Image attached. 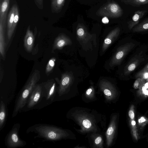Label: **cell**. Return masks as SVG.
I'll return each instance as SVG.
<instances>
[{
  "instance_id": "6da1fadb",
  "label": "cell",
  "mask_w": 148,
  "mask_h": 148,
  "mask_svg": "<svg viewBox=\"0 0 148 148\" xmlns=\"http://www.w3.org/2000/svg\"><path fill=\"white\" fill-rule=\"evenodd\" d=\"M66 117L80 127L75 130L82 134L101 133L106 127L105 116L94 109L74 107L68 111Z\"/></svg>"
},
{
  "instance_id": "7a4b0ae2",
  "label": "cell",
  "mask_w": 148,
  "mask_h": 148,
  "mask_svg": "<svg viewBox=\"0 0 148 148\" xmlns=\"http://www.w3.org/2000/svg\"><path fill=\"white\" fill-rule=\"evenodd\" d=\"M30 132L36 134V137L51 141L76 138L75 135L70 130L46 124H37L30 126L26 131L27 133Z\"/></svg>"
},
{
  "instance_id": "3957f363",
  "label": "cell",
  "mask_w": 148,
  "mask_h": 148,
  "mask_svg": "<svg viewBox=\"0 0 148 148\" xmlns=\"http://www.w3.org/2000/svg\"><path fill=\"white\" fill-rule=\"evenodd\" d=\"M39 73L34 71L22 90L15 102L12 117H15L27 104L28 98L39 79Z\"/></svg>"
},
{
  "instance_id": "277c9868",
  "label": "cell",
  "mask_w": 148,
  "mask_h": 148,
  "mask_svg": "<svg viewBox=\"0 0 148 148\" xmlns=\"http://www.w3.org/2000/svg\"><path fill=\"white\" fill-rule=\"evenodd\" d=\"M21 125L19 123L14 124L7 134L5 140V144L8 148L23 147L26 145V142L21 139L19 135Z\"/></svg>"
},
{
  "instance_id": "5b68a950",
  "label": "cell",
  "mask_w": 148,
  "mask_h": 148,
  "mask_svg": "<svg viewBox=\"0 0 148 148\" xmlns=\"http://www.w3.org/2000/svg\"><path fill=\"white\" fill-rule=\"evenodd\" d=\"M122 9L119 5L115 2L109 3L100 8L96 14L101 16L117 18L123 14Z\"/></svg>"
},
{
  "instance_id": "8992f818",
  "label": "cell",
  "mask_w": 148,
  "mask_h": 148,
  "mask_svg": "<svg viewBox=\"0 0 148 148\" xmlns=\"http://www.w3.org/2000/svg\"><path fill=\"white\" fill-rule=\"evenodd\" d=\"M99 87L106 102L111 103L116 98L117 95V90L114 86L110 81L106 79H101L99 82Z\"/></svg>"
},
{
  "instance_id": "52a82bcc",
  "label": "cell",
  "mask_w": 148,
  "mask_h": 148,
  "mask_svg": "<svg viewBox=\"0 0 148 148\" xmlns=\"http://www.w3.org/2000/svg\"><path fill=\"white\" fill-rule=\"evenodd\" d=\"M135 45V44L132 42H128L119 47L110 60V66L112 67L119 65L125 56Z\"/></svg>"
},
{
  "instance_id": "ba28073f",
  "label": "cell",
  "mask_w": 148,
  "mask_h": 148,
  "mask_svg": "<svg viewBox=\"0 0 148 148\" xmlns=\"http://www.w3.org/2000/svg\"><path fill=\"white\" fill-rule=\"evenodd\" d=\"M117 119L116 114L114 113L111 115L109 123L105 133L106 145L108 148L112 146L116 137Z\"/></svg>"
},
{
  "instance_id": "9c48e42d",
  "label": "cell",
  "mask_w": 148,
  "mask_h": 148,
  "mask_svg": "<svg viewBox=\"0 0 148 148\" xmlns=\"http://www.w3.org/2000/svg\"><path fill=\"white\" fill-rule=\"evenodd\" d=\"M74 80V77L70 73L62 74L61 80L58 81L59 86L57 92L59 97L67 95L69 92Z\"/></svg>"
},
{
  "instance_id": "30bf717a",
  "label": "cell",
  "mask_w": 148,
  "mask_h": 148,
  "mask_svg": "<svg viewBox=\"0 0 148 148\" xmlns=\"http://www.w3.org/2000/svg\"><path fill=\"white\" fill-rule=\"evenodd\" d=\"M43 97L42 85L36 84L31 93L27 101V107L30 109L38 104Z\"/></svg>"
},
{
  "instance_id": "8fae6325",
  "label": "cell",
  "mask_w": 148,
  "mask_h": 148,
  "mask_svg": "<svg viewBox=\"0 0 148 148\" xmlns=\"http://www.w3.org/2000/svg\"><path fill=\"white\" fill-rule=\"evenodd\" d=\"M43 97L47 100L52 101L57 92L55 82L53 81H49L42 85Z\"/></svg>"
},
{
  "instance_id": "7c38bea8",
  "label": "cell",
  "mask_w": 148,
  "mask_h": 148,
  "mask_svg": "<svg viewBox=\"0 0 148 148\" xmlns=\"http://www.w3.org/2000/svg\"><path fill=\"white\" fill-rule=\"evenodd\" d=\"M88 139L91 148H103L104 145L103 136L99 133L88 134Z\"/></svg>"
},
{
  "instance_id": "4fadbf2b",
  "label": "cell",
  "mask_w": 148,
  "mask_h": 148,
  "mask_svg": "<svg viewBox=\"0 0 148 148\" xmlns=\"http://www.w3.org/2000/svg\"><path fill=\"white\" fill-rule=\"evenodd\" d=\"M120 29L117 27L110 32L106 38L103 42L102 50L104 52L118 37L120 32Z\"/></svg>"
},
{
  "instance_id": "5bb4252c",
  "label": "cell",
  "mask_w": 148,
  "mask_h": 148,
  "mask_svg": "<svg viewBox=\"0 0 148 148\" xmlns=\"http://www.w3.org/2000/svg\"><path fill=\"white\" fill-rule=\"evenodd\" d=\"M141 54V53L136 55L127 65L124 70V73L125 75L129 74L134 71L141 62L145 60V58Z\"/></svg>"
},
{
  "instance_id": "9a60e30c",
  "label": "cell",
  "mask_w": 148,
  "mask_h": 148,
  "mask_svg": "<svg viewBox=\"0 0 148 148\" xmlns=\"http://www.w3.org/2000/svg\"><path fill=\"white\" fill-rule=\"evenodd\" d=\"M72 42L70 38L65 35H59L55 39L53 45L54 49H61L66 46L71 45Z\"/></svg>"
},
{
  "instance_id": "2e32d148",
  "label": "cell",
  "mask_w": 148,
  "mask_h": 148,
  "mask_svg": "<svg viewBox=\"0 0 148 148\" xmlns=\"http://www.w3.org/2000/svg\"><path fill=\"white\" fill-rule=\"evenodd\" d=\"M76 34L78 40L83 43L87 42L92 37L91 34L89 33L84 25L82 23H79L76 28Z\"/></svg>"
},
{
  "instance_id": "e0dca14e",
  "label": "cell",
  "mask_w": 148,
  "mask_h": 148,
  "mask_svg": "<svg viewBox=\"0 0 148 148\" xmlns=\"http://www.w3.org/2000/svg\"><path fill=\"white\" fill-rule=\"evenodd\" d=\"M147 12V11L145 10H138L136 11L132 19L127 23L129 29L131 30L137 25L140 20L143 16Z\"/></svg>"
},
{
  "instance_id": "ac0fdd59",
  "label": "cell",
  "mask_w": 148,
  "mask_h": 148,
  "mask_svg": "<svg viewBox=\"0 0 148 148\" xmlns=\"http://www.w3.org/2000/svg\"><path fill=\"white\" fill-rule=\"evenodd\" d=\"M34 37L33 34L29 27L27 28L24 39V45L25 49L28 52H30L33 48Z\"/></svg>"
},
{
  "instance_id": "d6986e66",
  "label": "cell",
  "mask_w": 148,
  "mask_h": 148,
  "mask_svg": "<svg viewBox=\"0 0 148 148\" xmlns=\"http://www.w3.org/2000/svg\"><path fill=\"white\" fill-rule=\"evenodd\" d=\"M9 4L10 0H2L0 3V22L5 26Z\"/></svg>"
},
{
  "instance_id": "ffe728a7",
  "label": "cell",
  "mask_w": 148,
  "mask_h": 148,
  "mask_svg": "<svg viewBox=\"0 0 148 148\" xmlns=\"http://www.w3.org/2000/svg\"><path fill=\"white\" fill-rule=\"evenodd\" d=\"M95 90L94 86L91 85L82 95V100L85 102L94 101L96 100Z\"/></svg>"
},
{
  "instance_id": "44dd1931",
  "label": "cell",
  "mask_w": 148,
  "mask_h": 148,
  "mask_svg": "<svg viewBox=\"0 0 148 148\" xmlns=\"http://www.w3.org/2000/svg\"><path fill=\"white\" fill-rule=\"evenodd\" d=\"M16 5L12 6L9 13L7 19V36L9 40L12 36V29Z\"/></svg>"
},
{
  "instance_id": "7402d4cb",
  "label": "cell",
  "mask_w": 148,
  "mask_h": 148,
  "mask_svg": "<svg viewBox=\"0 0 148 148\" xmlns=\"http://www.w3.org/2000/svg\"><path fill=\"white\" fill-rule=\"evenodd\" d=\"M7 117V111L5 105L3 101L0 103V131L3 127L5 123Z\"/></svg>"
},
{
  "instance_id": "603a6c76",
  "label": "cell",
  "mask_w": 148,
  "mask_h": 148,
  "mask_svg": "<svg viewBox=\"0 0 148 148\" xmlns=\"http://www.w3.org/2000/svg\"><path fill=\"white\" fill-rule=\"evenodd\" d=\"M5 26L3 24L0 22V53L3 57H4L5 54Z\"/></svg>"
},
{
  "instance_id": "cb8c5ba5",
  "label": "cell",
  "mask_w": 148,
  "mask_h": 148,
  "mask_svg": "<svg viewBox=\"0 0 148 148\" xmlns=\"http://www.w3.org/2000/svg\"><path fill=\"white\" fill-rule=\"evenodd\" d=\"M65 0H52L51 4L53 13H58L60 12L64 5Z\"/></svg>"
},
{
  "instance_id": "d4e9b609",
  "label": "cell",
  "mask_w": 148,
  "mask_h": 148,
  "mask_svg": "<svg viewBox=\"0 0 148 148\" xmlns=\"http://www.w3.org/2000/svg\"><path fill=\"white\" fill-rule=\"evenodd\" d=\"M134 32H138L148 30V17L138 24L132 29Z\"/></svg>"
},
{
  "instance_id": "484cf974",
  "label": "cell",
  "mask_w": 148,
  "mask_h": 148,
  "mask_svg": "<svg viewBox=\"0 0 148 148\" xmlns=\"http://www.w3.org/2000/svg\"><path fill=\"white\" fill-rule=\"evenodd\" d=\"M125 4L134 7H139L148 4V0H122Z\"/></svg>"
},
{
  "instance_id": "4316f807",
  "label": "cell",
  "mask_w": 148,
  "mask_h": 148,
  "mask_svg": "<svg viewBox=\"0 0 148 148\" xmlns=\"http://www.w3.org/2000/svg\"><path fill=\"white\" fill-rule=\"evenodd\" d=\"M19 19V13L18 7L16 5L12 29V35Z\"/></svg>"
},
{
  "instance_id": "83f0119b",
  "label": "cell",
  "mask_w": 148,
  "mask_h": 148,
  "mask_svg": "<svg viewBox=\"0 0 148 148\" xmlns=\"http://www.w3.org/2000/svg\"><path fill=\"white\" fill-rule=\"evenodd\" d=\"M56 60L55 58H53L49 60L46 67V73L50 72L53 69L55 66Z\"/></svg>"
},
{
  "instance_id": "f1b7e54d",
  "label": "cell",
  "mask_w": 148,
  "mask_h": 148,
  "mask_svg": "<svg viewBox=\"0 0 148 148\" xmlns=\"http://www.w3.org/2000/svg\"><path fill=\"white\" fill-rule=\"evenodd\" d=\"M147 71H148V64L135 75L136 77L137 78L140 77L143 73Z\"/></svg>"
},
{
  "instance_id": "f546056e",
  "label": "cell",
  "mask_w": 148,
  "mask_h": 148,
  "mask_svg": "<svg viewBox=\"0 0 148 148\" xmlns=\"http://www.w3.org/2000/svg\"><path fill=\"white\" fill-rule=\"evenodd\" d=\"M35 3L38 8L42 10L43 7V0H34Z\"/></svg>"
},
{
  "instance_id": "4dcf8cb0",
  "label": "cell",
  "mask_w": 148,
  "mask_h": 148,
  "mask_svg": "<svg viewBox=\"0 0 148 148\" xmlns=\"http://www.w3.org/2000/svg\"><path fill=\"white\" fill-rule=\"evenodd\" d=\"M133 106H132L128 112V115L131 119H134L135 118V114Z\"/></svg>"
},
{
  "instance_id": "1f68e13d",
  "label": "cell",
  "mask_w": 148,
  "mask_h": 148,
  "mask_svg": "<svg viewBox=\"0 0 148 148\" xmlns=\"http://www.w3.org/2000/svg\"><path fill=\"white\" fill-rule=\"evenodd\" d=\"M141 82V78L139 77L137 78L134 84V87L135 89L138 88Z\"/></svg>"
},
{
  "instance_id": "d6a6232c",
  "label": "cell",
  "mask_w": 148,
  "mask_h": 148,
  "mask_svg": "<svg viewBox=\"0 0 148 148\" xmlns=\"http://www.w3.org/2000/svg\"><path fill=\"white\" fill-rule=\"evenodd\" d=\"M140 77L141 78V82H145L148 78V71L144 72Z\"/></svg>"
},
{
  "instance_id": "836d02e7",
  "label": "cell",
  "mask_w": 148,
  "mask_h": 148,
  "mask_svg": "<svg viewBox=\"0 0 148 148\" xmlns=\"http://www.w3.org/2000/svg\"><path fill=\"white\" fill-rule=\"evenodd\" d=\"M145 121L146 119L143 117H141L140 119L138 120V122L139 123H142L145 122Z\"/></svg>"
},
{
  "instance_id": "e575fe53",
  "label": "cell",
  "mask_w": 148,
  "mask_h": 148,
  "mask_svg": "<svg viewBox=\"0 0 148 148\" xmlns=\"http://www.w3.org/2000/svg\"><path fill=\"white\" fill-rule=\"evenodd\" d=\"M131 124L132 125V127H134V128L135 127V125H136V122L135 121H134V120H133L131 122Z\"/></svg>"
},
{
  "instance_id": "d590c367",
  "label": "cell",
  "mask_w": 148,
  "mask_h": 148,
  "mask_svg": "<svg viewBox=\"0 0 148 148\" xmlns=\"http://www.w3.org/2000/svg\"><path fill=\"white\" fill-rule=\"evenodd\" d=\"M108 20L107 18H106V20H105V17L103 18L102 20V22L103 23H108Z\"/></svg>"
},
{
  "instance_id": "8d00e7d4",
  "label": "cell",
  "mask_w": 148,
  "mask_h": 148,
  "mask_svg": "<svg viewBox=\"0 0 148 148\" xmlns=\"http://www.w3.org/2000/svg\"><path fill=\"white\" fill-rule=\"evenodd\" d=\"M144 93L146 95H148V91L147 90H146L144 92Z\"/></svg>"
},
{
  "instance_id": "74e56055",
  "label": "cell",
  "mask_w": 148,
  "mask_h": 148,
  "mask_svg": "<svg viewBox=\"0 0 148 148\" xmlns=\"http://www.w3.org/2000/svg\"><path fill=\"white\" fill-rule=\"evenodd\" d=\"M146 82H148V78H147V79H146Z\"/></svg>"
},
{
  "instance_id": "f35d334b",
  "label": "cell",
  "mask_w": 148,
  "mask_h": 148,
  "mask_svg": "<svg viewBox=\"0 0 148 148\" xmlns=\"http://www.w3.org/2000/svg\"><path fill=\"white\" fill-rule=\"evenodd\" d=\"M2 0H0L1 2L2 1Z\"/></svg>"
}]
</instances>
